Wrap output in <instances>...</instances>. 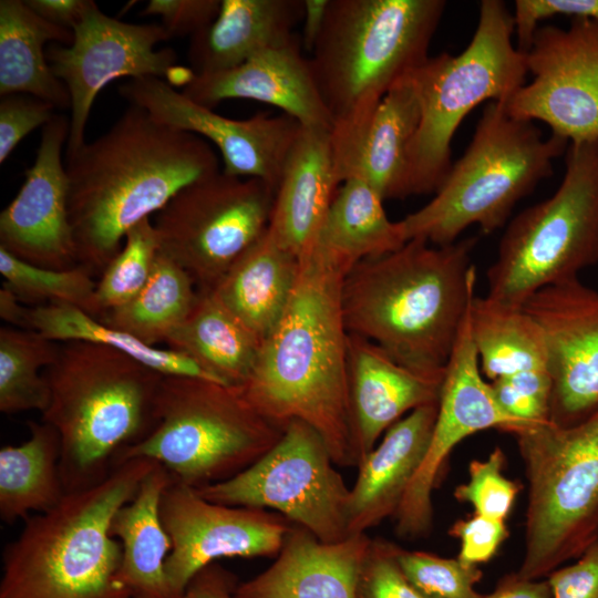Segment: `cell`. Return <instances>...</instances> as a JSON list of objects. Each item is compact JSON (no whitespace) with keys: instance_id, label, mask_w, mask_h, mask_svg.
<instances>
[{"instance_id":"6da1fadb","label":"cell","mask_w":598,"mask_h":598,"mask_svg":"<svg viewBox=\"0 0 598 598\" xmlns=\"http://www.w3.org/2000/svg\"><path fill=\"white\" fill-rule=\"evenodd\" d=\"M219 163L203 137L130 105L106 132L66 154L79 265L102 274L132 227L152 218L186 186L221 171Z\"/></svg>"},{"instance_id":"7a4b0ae2","label":"cell","mask_w":598,"mask_h":598,"mask_svg":"<svg viewBox=\"0 0 598 598\" xmlns=\"http://www.w3.org/2000/svg\"><path fill=\"white\" fill-rule=\"evenodd\" d=\"M346 275L315 245L300 258L291 298L239 390L272 423L286 427L299 420L313 427L337 466L357 467L349 424V332L341 308Z\"/></svg>"},{"instance_id":"3957f363","label":"cell","mask_w":598,"mask_h":598,"mask_svg":"<svg viewBox=\"0 0 598 598\" xmlns=\"http://www.w3.org/2000/svg\"><path fill=\"white\" fill-rule=\"evenodd\" d=\"M475 237L446 246L408 240L364 259L344 276L341 308L349 333L416 370L445 367L475 296Z\"/></svg>"},{"instance_id":"277c9868","label":"cell","mask_w":598,"mask_h":598,"mask_svg":"<svg viewBox=\"0 0 598 598\" xmlns=\"http://www.w3.org/2000/svg\"><path fill=\"white\" fill-rule=\"evenodd\" d=\"M43 375L50 399L41 421L59 434L66 493L103 481L120 454L155 425L164 374L120 350L86 341L61 342Z\"/></svg>"},{"instance_id":"5b68a950","label":"cell","mask_w":598,"mask_h":598,"mask_svg":"<svg viewBox=\"0 0 598 598\" xmlns=\"http://www.w3.org/2000/svg\"><path fill=\"white\" fill-rule=\"evenodd\" d=\"M156 464L130 458L100 483L28 517L3 549L0 598H132L110 524Z\"/></svg>"},{"instance_id":"8992f818","label":"cell","mask_w":598,"mask_h":598,"mask_svg":"<svg viewBox=\"0 0 598 598\" xmlns=\"http://www.w3.org/2000/svg\"><path fill=\"white\" fill-rule=\"evenodd\" d=\"M569 143L545 136L535 122L512 116L505 102H488L463 155L430 202L400 220L408 240L451 245L470 227L492 234L554 172Z\"/></svg>"},{"instance_id":"52a82bcc","label":"cell","mask_w":598,"mask_h":598,"mask_svg":"<svg viewBox=\"0 0 598 598\" xmlns=\"http://www.w3.org/2000/svg\"><path fill=\"white\" fill-rule=\"evenodd\" d=\"M444 0H329L308 58L333 124L367 111L429 59Z\"/></svg>"},{"instance_id":"ba28073f","label":"cell","mask_w":598,"mask_h":598,"mask_svg":"<svg viewBox=\"0 0 598 598\" xmlns=\"http://www.w3.org/2000/svg\"><path fill=\"white\" fill-rule=\"evenodd\" d=\"M513 14L483 0L474 34L458 54L441 53L411 73L420 122L409 153L410 196L434 194L452 166V142L480 104L507 102L526 83L525 53L514 45Z\"/></svg>"},{"instance_id":"9c48e42d","label":"cell","mask_w":598,"mask_h":598,"mask_svg":"<svg viewBox=\"0 0 598 598\" xmlns=\"http://www.w3.org/2000/svg\"><path fill=\"white\" fill-rule=\"evenodd\" d=\"M155 416L150 434L123 451L115 466L147 457L174 481L194 488L239 474L285 431L258 413L239 388L188 375L163 377Z\"/></svg>"},{"instance_id":"30bf717a","label":"cell","mask_w":598,"mask_h":598,"mask_svg":"<svg viewBox=\"0 0 598 598\" xmlns=\"http://www.w3.org/2000/svg\"><path fill=\"white\" fill-rule=\"evenodd\" d=\"M528 496L519 577L537 580L598 538V408L582 421L516 431Z\"/></svg>"},{"instance_id":"8fae6325","label":"cell","mask_w":598,"mask_h":598,"mask_svg":"<svg viewBox=\"0 0 598 598\" xmlns=\"http://www.w3.org/2000/svg\"><path fill=\"white\" fill-rule=\"evenodd\" d=\"M598 264V140L569 143L548 198L512 217L486 272L487 297L522 307L537 291Z\"/></svg>"},{"instance_id":"7c38bea8","label":"cell","mask_w":598,"mask_h":598,"mask_svg":"<svg viewBox=\"0 0 598 598\" xmlns=\"http://www.w3.org/2000/svg\"><path fill=\"white\" fill-rule=\"evenodd\" d=\"M197 491L214 503L278 513L323 543L350 536V487L321 435L299 420L290 421L280 440L249 467Z\"/></svg>"},{"instance_id":"4fadbf2b","label":"cell","mask_w":598,"mask_h":598,"mask_svg":"<svg viewBox=\"0 0 598 598\" xmlns=\"http://www.w3.org/2000/svg\"><path fill=\"white\" fill-rule=\"evenodd\" d=\"M276 190L223 171L178 192L153 224L159 252L181 266L198 291H212L268 228Z\"/></svg>"},{"instance_id":"5bb4252c","label":"cell","mask_w":598,"mask_h":598,"mask_svg":"<svg viewBox=\"0 0 598 598\" xmlns=\"http://www.w3.org/2000/svg\"><path fill=\"white\" fill-rule=\"evenodd\" d=\"M525 62L532 80L505 102L506 111L546 124L568 143L598 140V21L539 27Z\"/></svg>"},{"instance_id":"9a60e30c","label":"cell","mask_w":598,"mask_h":598,"mask_svg":"<svg viewBox=\"0 0 598 598\" xmlns=\"http://www.w3.org/2000/svg\"><path fill=\"white\" fill-rule=\"evenodd\" d=\"M70 44L52 43L47 58L70 95L66 154L85 143V130L100 91L118 78H158L169 81L177 66L171 48L156 49L171 39L161 23H131L109 17L95 3L73 29Z\"/></svg>"},{"instance_id":"2e32d148","label":"cell","mask_w":598,"mask_h":598,"mask_svg":"<svg viewBox=\"0 0 598 598\" xmlns=\"http://www.w3.org/2000/svg\"><path fill=\"white\" fill-rule=\"evenodd\" d=\"M525 426L498 404L491 382H486L481 371L470 323L464 322L445 364L427 451L392 517L396 535L414 540L430 534L434 517L433 492L457 444L480 431L496 429L513 434Z\"/></svg>"},{"instance_id":"e0dca14e","label":"cell","mask_w":598,"mask_h":598,"mask_svg":"<svg viewBox=\"0 0 598 598\" xmlns=\"http://www.w3.org/2000/svg\"><path fill=\"white\" fill-rule=\"evenodd\" d=\"M159 515L172 542L165 573L174 598L196 573L220 558H275L292 526L268 509L210 502L174 480L162 495Z\"/></svg>"},{"instance_id":"ac0fdd59","label":"cell","mask_w":598,"mask_h":598,"mask_svg":"<svg viewBox=\"0 0 598 598\" xmlns=\"http://www.w3.org/2000/svg\"><path fill=\"white\" fill-rule=\"evenodd\" d=\"M118 94L159 123L196 134L216 146L225 174L260 179L275 190L302 130L297 120L283 113L246 120L223 116L158 78L130 79L118 86Z\"/></svg>"},{"instance_id":"d6986e66","label":"cell","mask_w":598,"mask_h":598,"mask_svg":"<svg viewBox=\"0 0 598 598\" xmlns=\"http://www.w3.org/2000/svg\"><path fill=\"white\" fill-rule=\"evenodd\" d=\"M522 308L545 339L549 422L574 425L598 408V290L577 278L537 291Z\"/></svg>"},{"instance_id":"ffe728a7","label":"cell","mask_w":598,"mask_h":598,"mask_svg":"<svg viewBox=\"0 0 598 598\" xmlns=\"http://www.w3.org/2000/svg\"><path fill=\"white\" fill-rule=\"evenodd\" d=\"M69 132L70 117L63 114L42 127L35 159L0 214V247L23 261L55 270L79 266L62 156Z\"/></svg>"},{"instance_id":"44dd1931","label":"cell","mask_w":598,"mask_h":598,"mask_svg":"<svg viewBox=\"0 0 598 598\" xmlns=\"http://www.w3.org/2000/svg\"><path fill=\"white\" fill-rule=\"evenodd\" d=\"M420 122L411 73L373 107L336 122L330 147L336 181L358 179L383 200L410 197L409 153Z\"/></svg>"},{"instance_id":"7402d4cb","label":"cell","mask_w":598,"mask_h":598,"mask_svg":"<svg viewBox=\"0 0 598 598\" xmlns=\"http://www.w3.org/2000/svg\"><path fill=\"white\" fill-rule=\"evenodd\" d=\"M445 367L409 368L378 344L349 333L347 350L349 424L357 466L386 430L412 411L437 403Z\"/></svg>"},{"instance_id":"603a6c76","label":"cell","mask_w":598,"mask_h":598,"mask_svg":"<svg viewBox=\"0 0 598 598\" xmlns=\"http://www.w3.org/2000/svg\"><path fill=\"white\" fill-rule=\"evenodd\" d=\"M182 93L209 109L226 100L245 99L274 105L303 127L331 131L333 125L297 37L234 69L194 74Z\"/></svg>"},{"instance_id":"cb8c5ba5","label":"cell","mask_w":598,"mask_h":598,"mask_svg":"<svg viewBox=\"0 0 598 598\" xmlns=\"http://www.w3.org/2000/svg\"><path fill=\"white\" fill-rule=\"evenodd\" d=\"M371 543L367 533L323 543L293 525L272 564L238 585L237 598H357Z\"/></svg>"},{"instance_id":"d4e9b609","label":"cell","mask_w":598,"mask_h":598,"mask_svg":"<svg viewBox=\"0 0 598 598\" xmlns=\"http://www.w3.org/2000/svg\"><path fill=\"white\" fill-rule=\"evenodd\" d=\"M439 402L421 406L382 435L358 464L350 488L348 530L367 533L393 517L427 451Z\"/></svg>"},{"instance_id":"484cf974","label":"cell","mask_w":598,"mask_h":598,"mask_svg":"<svg viewBox=\"0 0 598 598\" xmlns=\"http://www.w3.org/2000/svg\"><path fill=\"white\" fill-rule=\"evenodd\" d=\"M337 186L330 131L302 126L276 189L269 233L301 258L317 240Z\"/></svg>"},{"instance_id":"4316f807","label":"cell","mask_w":598,"mask_h":598,"mask_svg":"<svg viewBox=\"0 0 598 598\" xmlns=\"http://www.w3.org/2000/svg\"><path fill=\"white\" fill-rule=\"evenodd\" d=\"M302 17L303 0H221L216 19L190 37V68L195 74L234 69L296 38Z\"/></svg>"},{"instance_id":"83f0119b","label":"cell","mask_w":598,"mask_h":598,"mask_svg":"<svg viewBox=\"0 0 598 598\" xmlns=\"http://www.w3.org/2000/svg\"><path fill=\"white\" fill-rule=\"evenodd\" d=\"M300 271V258L267 230L209 292L260 341L281 318Z\"/></svg>"},{"instance_id":"f1b7e54d","label":"cell","mask_w":598,"mask_h":598,"mask_svg":"<svg viewBox=\"0 0 598 598\" xmlns=\"http://www.w3.org/2000/svg\"><path fill=\"white\" fill-rule=\"evenodd\" d=\"M172 480L157 463L111 519L110 534L122 545V577L132 598H174L165 573L172 542L159 515L162 495Z\"/></svg>"},{"instance_id":"f546056e","label":"cell","mask_w":598,"mask_h":598,"mask_svg":"<svg viewBox=\"0 0 598 598\" xmlns=\"http://www.w3.org/2000/svg\"><path fill=\"white\" fill-rule=\"evenodd\" d=\"M73 32L41 18L22 0L0 1V95L30 94L55 109L70 95L47 58L50 42L68 45Z\"/></svg>"},{"instance_id":"4dcf8cb0","label":"cell","mask_w":598,"mask_h":598,"mask_svg":"<svg viewBox=\"0 0 598 598\" xmlns=\"http://www.w3.org/2000/svg\"><path fill=\"white\" fill-rule=\"evenodd\" d=\"M383 198L369 184L349 179L336 192L315 246L347 274L358 262L406 243L399 221L389 219Z\"/></svg>"},{"instance_id":"1f68e13d","label":"cell","mask_w":598,"mask_h":598,"mask_svg":"<svg viewBox=\"0 0 598 598\" xmlns=\"http://www.w3.org/2000/svg\"><path fill=\"white\" fill-rule=\"evenodd\" d=\"M198 292L193 310L165 343L217 382L239 388L252 371L261 341L212 292Z\"/></svg>"},{"instance_id":"d6a6232c","label":"cell","mask_w":598,"mask_h":598,"mask_svg":"<svg viewBox=\"0 0 598 598\" xmlns=\"http://www.w3.org/2000/svg\"><path fill=\"white\" fill-rule=\"evenodd\" d=\"M28 427V440L0 450V517L7 524L47 512L66 494L59 434L43 421H29Z\"/></svg>"},{"instance_id":"836d02e7","label":"cell","mask_w":598,"mask_h":598,"mask_svg":"<svg viewBox=\"0 0 598 598\" xmlns=\"http://www.w3.org/2000/svg\"><path fill=\"white\" fill-rule=\"evenodd\" d=\"M470 320L481 371L491 381L548 371L543 331L522 307L475 295Z\"/></svg>"},{"instance_id":"e575fe53","label":"cell","mask_w":598,"mask_h":598,"mask_svg":"<svg viewBox=\"0 0 598 598\" xmlns=\"http://www.w3.org/2000/svg\"><path fill=\"white\" fill-rule=\"evenodd\" d=\"M198 290L189 275L158 252L152 275L130 301L112 308L96 319L124 331L150 347L167 337L193 310Z\"/></svg>"},{"instance_id":"d590c367","label":"cell","mask_w":598,"mask_h":598,"mask_svg":"<svg viewBox=\"0 0 598 598\" xmlns=\"http://www.w3.org/2000/svg\"><path fill=\"white\" fill-rule=\"evenodd\" d=\"M19 328L35 331L58 343L86 341L110 347L131 355L164 375H188L217 382L186 355L171 349L150 347L133 336L109 327L72 306L52 303L24 307Z\"/></svg>"},{"instance_id":"8d00e7d4","label":"cell","mask_w":598,"mask_h":598,"mask_svg":"<svg viewBox=\"0 0 598 598\" xmlns=\"http://www.w3.org/2000/svg\"><path fill=\"white\" fill-rule=\"evenodd\" d=\"M59 349L35 331L16 327L0 329V411L16 414L47 409L50 390L43 375Z\"/></svg>"},{"instance_id":"74e56055","label":"cell","mask_w":598,"mask_h":598,"mask_svg":"<svg viewBox=\"0 0 598 598\" xmlns=\"http://www.w3.org/2000/svg\"><path fill=\"white\" fill-rule=\"evenodd\" d=\"M3 287L21 302L68 305L95 318L96 281L85 267L49 269L23 261L0 247Z\"/></svg>"},{"instance_id":"f35d334b","label":"cell","mask_w":598,"mask_h":598,"mask_svg":"<svg viewBox=\"0 0 598 598\" xmlns=\"http://www.w3.org/2000/svg\"><path fill=\"white\" fill-rule=\"evenodd\" d=\"M158 252L152 218L140 221L127 231L122 248L96 281L95 318L130 301L141 291L152 275Z\"/></svg>"},{"instance_id":"ab89813d","label":"cell","mask_w":598,"mask_h":598,"mask_svg":"<svg viewBox=\"0 0 598 598\" xmlns=\"http://www.w3.org/2000/svg\"><path fill=\"white\" fill-rule=\"evenodd\" d=\"M395 558L405 578L425 598H484L474 587L483 577L478 566L398 545Z\"/></svg>"},{"instance_id":"60d3db41","label":"cell","mask_w":598,"mask_h":598,"mask_svg":"<svg viewBox=\"0 0 598 598\" xmlns=\"http://www.w3.org/2000/svg\"><path fill=\"white\" fill-rule=\"evenodd\" d=\"M505 462L501 447H495L485 460L472 461L468 481L454 489L456 501L470 504L475 514L506 520L519 487L504 475Z\"/></svg>"},{"instance_id":"b9f144b4","label":"cell","mask_w":598,"mask_h":598,"mask_svg":"<svg viewBox=\"0 0 598 598\" xmlns=\"http://www.w3.org/2000/svg\"><path fill=\"white\" fill-rule=\"evenodd\" d=\"M501 408L526 426L549 422L551 379L548 371L491 381Z\"/></svg>"},{"instance_id":"7bdbcfd3","label":"cell","mask_w":598,"mask_h":598,"mask_svg":"<svg viewBox=\"0 0 598 598\" xmlns=\"http://www.w3.org/2000/svg\"><path fill=\"white\" fill-rule=\"evenodd\" d=\"M396 545L371 538L358 584L357 598H425L405 578L395 558Z\"/></svg>"},{"instance_id":"ee69618b","label":"cell","mask_w":598,"mask_h":598,"mask_svg":"<svg viewBox=\"0 0 598 598\" xmlns=\"http://www.w3.org/2000/svg\"><path fill=\"white\" fill-rule=\"evenodd\" d=\"M55 107L37 96L14 93L0 100V163L3 164L18 144L31 132L47 125Z\"/></svg>"},{"instance_id":"f6af8a7d","label":"cell","mask_w":598,"mask_h":598,"mask_svg":"<svg viewBox=\"0 0 598 598\" xmlns=\"http://www.w3.org/2000/svg\"><path fill=\"white\" fill-rule=\"evenodd\" d=\"M517 49L525 53L539 23L555 16L598 21V0H516L512 11Z\"/></svg>"},{"instance_id":"bcb514c9","label":"cell","mask_w":598,"mask_h":598,"mask_svg":"<svg viewBox=\"0 0 598 598\" xmlns=\"http://www.w3.org/2000/svg\"><path fill=\"white\" fill-rule=\"evenodd\" d=\"M221 0H151L143 16H156L168 35L193 37L218 16Z\"/></svg>"},{"instance_id":"7dc6e473","label":"cell","mask_w":598,"mask_h":598,"mask_svg":"<svg viewBox=\"0 0 598 598\" xmlns=\"http://www.w3.org/2000/svg\"><path fill=\"white\" fill-rule=\"evenodd\" d=\"M448 534L460 540L461 549L457 558L478 566L495 556L508 530L505 520L474 513L473 516L455 522Z\"/></svg>"},{"instance_id":"c3c4849f","label":"cell","mask_w":598,"mask_h":598,"mask_svg":"<svg viewBox=\"0 0 598 598\" xmlns=\"http://www.w3.org/2000/svg\"><path fill=\"white\" fill-rule=\"evenodd\" d=\"M551 598H598V538L573 565L547 578Z\"/></svg>"},{"instance_id":"681fc988","label":"cell","mask_w":598,"mask_h":598,"mask_svg":"<svg viewBox=\"0 0 598 598\" xmlns=\"http://www.w3.org/2000/svg\"><path fill=\"white\" fill-rule=\"evenodd\" d=\"M237 576L218 563L202 568L176 598H237Z\"/></svg>"},{"instance_id":"f907efd6","label":"cell","mask_w":598,"mask_h":598,"mask_svg":"<svg viewBox=\"0 0 598 598\" xmlns=\"http://www.w3.org/2000/svg\"><path fill=\"white\" fill-rule=\"evenodd\" d=\"M41 18L63 29H73L96 3L93 0H24Z\"/></svg>"},{"instance_id":"816d5d0a","label":"cell","mask_w":598,"mask_h":598,"mask_svg":"<svg viewBox=\"0 0 598 598\" xmlns=\"http://www.w3.org/2000/svg\"><path fill=\"white\" fill-rule=\"evenodd\" d=\"M484 598H551V592L547 580L524 579L515 573L503 577Z\"/></svg>"},{"instance_id":"f5cc1de1","label":"cell","mask_w":598,"mask_h":598,"mask_svg":"<svg viewBox=\"0 0 598 598\" xmlns=\"http://www.w3.org/2000/svg\"><path fill=\"white\" fill-rule=\"evenodd\" d=\"M329 0H303L301 44L312 51L324 23Z\"/></svg>"}]
</instances>
